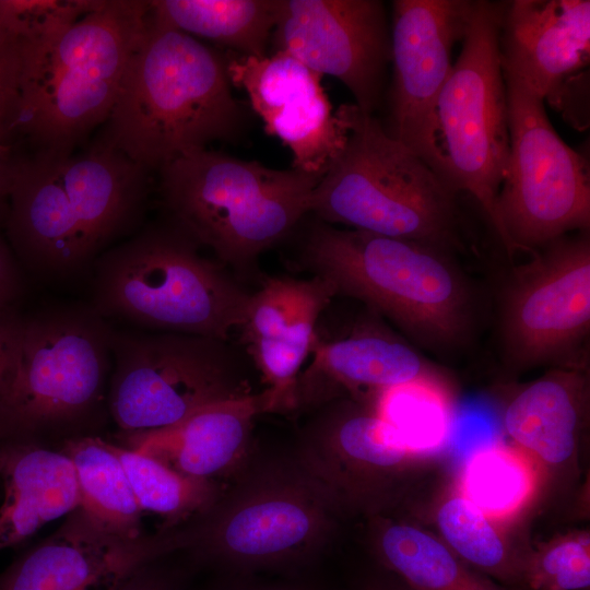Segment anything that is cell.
<instances>
[{
	"label": "cell",
	"mask_w": 590,
	"mask_h": 590,
	"mask_svg": "<svg viewBox=\"0 0 590 590\" xmlns=\"http://www.w3.org/2000/svg\"><path fill=\"white\" fill-rule=\"evenodd\" d=\"M413 457L375 404L344 400L307 426L296 459L341 507L380 502Z\"/></svg>",
	"instance_id": "ac0fdd59"
},
{
	"label": "cell",
	"mask_w": 590,
	"mask_h": 590,
	"mask_svg": "<svg viewBox=\"0 0 590 590\" xmlns=\"http://www.w3.org/2000/svg\"><path fill=\"white\" fill-rule=\"evenodd\" d=\"M378 548L385 563L415 590H504L441 540L412 524L385 523Z\"/></svg>",
	"instance_id": "83f0119b"
},
{
	"label": "cell",
	"mask_w": 590,
	"mask_h": 590,
	"mask_svg": "<svg viewBox=\"0 0 590 590\" xmlns=\"http://www.w3.org/2000/svg\"><path fill=\"white\" fill-rule=\"evenodd\" d=\"M503 2L476 0L468 32L434 108L436 168L479 203L499 235L497 197L509 154L499 27Z\"/></svg>",
	"instance_id": "9c48e42d"
},
{
	"label": "cell",
	"mask_w": 590,
	"mask_h": 590,
	"mask_svg": "<svg viewBox=\"0 0 590 590\" xmlns=\"http://www.w3.org/2000/svg\"><path fill=\"white\" fill-rule=\"evenodd\" d=\"M113 328L90 304L24 316L16 363L0 392V441L31 439L94 410L110 379Z\"/></svg>",
	"instance_id": "ba28073f"
},
{
	"label": "cell",
	"mask_w": 590,
	"mask_h": 590,
	"mask_svg": "<svg viewBox=\"0 0 590 590\" xmlns=\"http://www.w3.org/2000/svg\"><path fill=\"white\" fill-rule=\"evenodd\" d=\"M157 172L168 217L222 264L239 271L250 270L310 213L321 179L208 149L180 155Z\"/></svg>",
	"instance_id": "52a82bcc"
},
{
	"label": "cell",
	"mask_w": 590,
	"mask_h": 590,
	"mask_svg": "<svg viewBox=\"0 0 590 590\" xmlns=\"http://www.w3.org/2000/svg\"><path fill=\"white\" fill-rule=\"evenodd\" d=\"M299 262L430 350L452 351L471 337L472 292L446 250L319 221Z\"/></svg>",
	"instance_id": "3957f363"
},
{
	"label": "cell",
	"mask_w": 590,
	"mask_h": 590,
	"mask_svg": "<svg viewBox=\"0 0 590 590\" xmlns=\"http://www.w3.org/2000/svg\"><path fill=\"white\" fill-rule=\"evenodd\" d=\"M266 412L264 391L221 401L169 428L129 435L128 448L184 475L215 482L219 476L243 471L252 421Z\"/></svg>",
	"instance_id": "7402d4cb"
},
{
	"label": "cell",
	"mask_w": 590,
	"mask_h": 590,
	"mask_svg": "<svg viewBox=\"0 0 590 590\" xmlns=\"http://www.w3.org/2000/svg\"><path fill=\"white\" fill-rule=\"evenodd\" d=\"M199 247L169 217L144 224L94 262L88 304L108 322L227 341L251 294Z\"/></svg>",
	"instance_id": "5b68a950"
},
{
	"label": "cell",
	"mask_w": 590,
	"mask_h": 590,
	"mask_svg": "<svg viewBox=\"0 0 590 590\" xmlns=\"http://www.w3.org/2000/svg\"><path fill=\"white\" fill-rule=\"evenodd\" d=\"M0 550L15 546L80 506L73 464L64 452L31 441H0Z\"/></svg>",
	"instance_id": "cb8c5ba5"
},
{
	"label": "cell",
	"mask_w": 590,
	"mask_h": 590,
	"mask_svg": "<svg viewBox=\"0 0 590 590\" xmlns=\"http://www.w3.org/2000/svg\"><path fill=\"white\" fill-rule=\"evenodd\" d=\"M311 363L296 385V410L321 406L344 392L367 391L374 401L385 390L423 377L440 376L406 343L378 331L321 341L311 350Z\"/></svg>",
	"instance_id": "44dd1931"
},
{
	"label": "cell",
	"mask_w": 590,
	"mask_h": 590,
	"mask_svg": "<svg viewBox=\"0 0 590 590\" xmlns=\"http://www.w3.org/2000/svg\"><path fill=\"white\" fill-rule=\"evenodd\" d=\"M111 353L108 408L128 435L166 429L211 404L252 393L227 341L113 328Z\"/></svg>",
	"instance_id": "30bf717a"
},
{
	"label": "cell",
	"mask_w": 590,
	"mask_h": 590,
	"mask_svg": "<svg viewBox=\"0 0 590 590\" xmlns=\"http://www.w3.org/2000/svg\"><path fill=\"white\" fill-rule=\"evenodd\" d=\"M149 13V1L102 0L73 24L23 45L17 143L75 152L107 120Z\"/></svg>",
	"instance_id": "277c9868"
},
{
	"label": "cell",
	"mask_w": 590,
	"mask_h": 590,
	"mask_svg": "<svg viewBox=\"0 0 590 590\" xmlns=\"http://www.w3.org/2000/svg\"><path fill=\"white\" fill-rule=\"evenodd\" d=\"M182 550L175 529L123 538L81 508L0 573V590H117L137 569Z\"/></svg>",
	"instance_id": "e0dca14e"
},
{
	"label": "cell",
	"mask_w": 590,
	"mask_h": 590,
	"mask_svg": "<svg viewBox=\"0 0 590 590\" xmlns=\"http://www.w3.org/2000/svg\"><path fill=\"white\" fill-rule=\"evenodd\" d=\"M152 16L229 52L262 57L276 24L280 0H152Z\"/></svg>",
	"instance_id": "d4e9b609"
},
{
	"label": "cell",
	"mask_w": 590,
	"mask_h": 590,
	"mask_svg": "<svg viewBox=\"0 0 590 590\" xmlns=\"http://www.w3.org/2000/svg\"><path fill=\"white\" fill-rule=\"evenodd\" d=\"M509 154L497 197L507 252L533 251L590 226L587 162L557 134L544 101L505 74Z\"/></svg>",
	"instance_id": "7c38bea8"
},
{
	"label": "cell",
	"mask_w": 590,
	"mask_h": 590,
	"mask_svg": "<svg viewBox=\"0 0 590 590\" xmlns=\"http://www.w3.org/2000/svg\"><path fill=\"white\" fill-rule=\"evenodd\" d=\"M16 152V146L0 144V224L2 225L8 213L9 191Z\"/></svg>",
	"instance_id": "74e56055"
},
{
	"label": "cell",
	"mask_w": 590,
	"mask_h": 590,
	"mask_svg": "<svg viewBox=\"0 0 590 590\" xmlns=\"http://www.w3.org/2000/svg\"><path fill=\"white\" fill-rule=\"evenodd\" d=\"M335 111L346 138L314 189L310 213L334 226L460 250L458 192L373 114L355 104Z\"/></svg>",
	"instance_id": "8992f818"
},
{
	"label": "cell",
	"mask_w": 590,
	"mask_h": 590,
	"mask_svg": "<svg viewBox=\"0 0 590 590\" xmlns=\"http://www.w3.org/2000/svg\"><path fill=\"white\" fill-rule=\"evenodd\" d=\"M545 470L516 445L494 444L474 451L464 463L459 492L495 522H505L533 500Z\"/></svg>",
	"instance_id": "484cf974"
},
{
	"label": "cell",
	"mask_w": 590,
	"mask_h": 590,
	"mask_svg": "<svg viewBox=\"0 0 590 590\" xmlns=\"http://www.w3.org/2000/svg\"><path fill=\"white\" fill-rule=\"evenodd\" d=\"M339 508L297 459L249 468L182 528L186 548L241 566L303 558L328 541Z\"/></svg>",
	"instance_id": "8fae6325"
},
{
	"label": "cell",
	"mask_w": 590,
	"mask_h": 590,
	"mask_svg": "<svg viewBox=\"0 0 590 590\" xmlns=\"http://www.w3.org/2000/svg\"><path fill=\"white\" fill-rule=\"evenodd\" d=\"M154 562L137 569L117 590H177V580L156 569Z\"/></svg>",
	"instance_id": "8d00e7d4"
},
{
	"label": "cell",
	"mask_w": 590,
	"mask_h": 590,
	"mask_svg": "<svg viewBox=\"0 0 590 590\" xmlns=\"http://www.w3.org/2000/svg\"><path fill=\"white\" fill-rule=\"evenodd\" d=\"M332 284L311 275L267 278L251 294L241 342L268 385V412L296 410V385L317 339L316 326L335 296Z\"/></svg>",
	"instance_id": "d6986e66"
},
{
	"label": "cell",
	"mask_w": 590,
	"mask_h": 590,
	"mask_svg": "<svg viewBox=\"0 0 590 590\" xmlns=\"http://www.w3.org/2000/svg\"><path fill=\"white\" fill-rule=\"evenodd\" d=\"M231 84L244 90L268 134L293 155V168L322 177L343 149L345 125L321 84L322 75L292 55L262 57L227 51Z\"/></svg>",
	"instance_id": "2e32d148"
},
{
	"label": "cell",
	"mask_w": 590,
	"mask_h": 590,
	"mask_svg": "<svg viewBox=\"0 0 590 590\" xmlns=\"http://www.w3.org/2000/svg\"><path fill=\"white\" fill-rule=\"evenodd\" d=\"M102 0H0V32L22 45L73 24Z\"/></svg>",
	"instance_id": "d6a6232c"
},
{
	"label": "cell",
	"mask_w": 590,
	"mask_h": 590,
	"mask_svg": "<svg viewBox=\"0 0 590 590\" xmlns=\"http://www.w3.org/2000/svg\"><path fill=\"white\" fill-rule=\"evenodd\" d=\"M374 404L414 457L437 451L449 437L453 408L441 376L423 377L389 388Z\"/></svg>",
	"instance_id": "f546056e"
},
{
	"label": "cell",
	"mask_w": 590,
	"mask_h": 590,
	"mask_svg": "<svg viewBox=\"0 0 590 590\" xmlns=\"http://www.w3.org/2000/svg\"><path fill=\"white\" fill-rule=\"evenodd\" d=\"M586 365L554 366L518 390L504 411L514 445L546 471L575 456L586 424L589 387Z\"/></svg>",
	"instance_id": "603a6c76"
},
{
	"label": "cell",
	"mask_w": 590,
	"mask_h": 590,
	"mask_svg": "<svg viewBox=\"0 0 590 590\" xmlns=\"http://www.w3.org/2000/svg\"><path fill=\"white\" fill-rule=\"evenodd\" d=\"M285 51L320 75L340 80L355 105L373 114L391 60L386 8L379 0H280L272 33Z\"/></svg>",
	"instance_id": "9a60e30c"
},
{
	"label": "cell",
	"mask_w": 590,
	"mask_h": 590,
	"mask_svg": "<svg viewBox=\"0 0 590 590\" xmlns=\"http://www.w3.org/2000/svg\"><path fill=\"white\" fill-rule=\"evenodd\" d=\"M476 0H396L392 2V82L385 131L436 173L434 108L463 40ZM438 174V173H437Z\"/></svg>",
	"instance_id": "5bb4252c"
},
{
	"label": "cell",
	"mask_w": 590,
	"mask_h": 590,
	"mask_svg": "<svg viewBox=\"0 0 590 590\" xmlns=\"http://www.w3.org/2000/svg\"><path fill=\"white\" fill-rule=\"evenodd\" d=\"M24 293L21 266L0 232V311L14 309Z\"/></svg>",
	"instance_id": "d590c367"
},
{
	"label": "cell",
	"mask_w": 590,
	"mask_h": 590,
	"mask_svg": "<svg viewBox=\"0 0 590 590\" xmlns=\"http://www.w3.org/2000/svg\"><path fill=\"white\" fill-rule=\"evenodd\" d=\"M523 579L533 590H580L590 585L588 532H573L528 554Z\"/></svg>",
	"instance_id": "1f68e13d"
},
{
	"label": "cell",
	"mask_w": 590,
	"mask_h": 590,
	"mask_svg": "<svg viewBox=\"0 0 590 590\" xmlns=\"http://www.w3.org/2000/svg\"><path fill=\"white\" fill-rule=\"evenodd\" d=\"M151 173L94 142L70 154L17 150L3 226L19 263L47 282L91 273L144 225Z\"/></svg>",
	"instance_id": "6da1fadb"
},
{
	"label": "cell",
	"mask_w": 590,
	"mask_h": 590,
	"mask_svg": "<svg viewBox=\"0 0 590 590\" xmlns=\"http://www.w3.org/2000/svg\"><path fill=\"white\" fill-rule=\"evenodd\" d=\"M231 85L225 55L161 23L150 11L116 103L92 142L158 170L239 133L244 110Z\"/></svg>",
	"instance_id": "7a4b0ae2"
},
{
	"label": "cell",
	"mask_w": 590,
	"mask_h": 590,
	"mask_svg": "<svg viewBox=\"0 0 590 590\" xmlns=\"http://www.w3.org/2000/svg\"><path fill=\"white\" fill-rule=\"evenodd\" d=\"M63 452L74 468L79 508L110 532L123 538L142 535V511L110 444L99 437H81L67 441Z\"/></svg>",
	"instance_id": "4316f807"
},
{
	"label": "cell",
	"mask_w": 590,
	"mask_h": 590,
	"mask_svg": "<svg viewBox=\"0 0 590 590\" xmlns=\"http://www.w3.org/2000/svg\"><path fill=\"white\" fill-rule=\"evenodd\" d=\"M24 315L17 308L0 311V392L16 363Z\"/></svg>",
	"instance_id": "e575fe53"
},
{
	"label": "cell",
	"mask_w": 590,
	"mask_h": 590,
	"mask_svg": "<svg viewBox=\"0 0 590 590\" xmlns=\"http://www.w3.org/2000/svg\"><path fill=\"white\" fill-rule=\"evenodd\" d=\"M110 448L123 465L141 511L164 520L162 531L203 515L222 493L215 482L184 475L148 455L113 444Z\"/></svg>",
	"instance_id": "f1b7e54d"
},
{
	"label": "cell",
	"mask_w": 590,
	"mask_h": 590,
	"mask_svg": "<svg viewBox=\"0 0 590 590\" xmlns=\"http://www.w3.org/2000/svg\"><path fill=\"white\" fill-rule=\"evenodd\" d=\"M436 523L442 542L470 566L505 581L523 578L528 554L516 551L498 523L459 491L441 502Z\"/></svg>",
	"instance_id": "4dcf8cb0"
},
{
	"label": "cell",
	"mask_w": 590,
	"mask_h": 590,
	"mask_svg": "<svg viewBox=\"0 0 590 590\" xmlns=\"http://www.w3.org/2000/svg\"><path fill=\"white\" fill-rule=\"evenodd\" d=\"M499 50L503 73L562 107L568 83L589 63L590 1H504Z\"/></svg>",
	"instance_id": "ffe728a7"
},
{
	"label": "cell",
	"mask_w": 590,
	"mask_h": 590,
	"mask_svg": "<svg viewBox=\"0 0 590 590\" xmlns=\"http://www.w3.org/2000/svg\"><path fill=\"white\" fill-rule=\"evenodd\" d=\"M23 45L0 32V144L16 146L21 113Z\"/></svg>",
	"instance_id": "836d02e7"
},
{
	"label": "cell",
	"mask_w": 590,
	"mask_h": 590,
	"mask_svg": "<svg viewBox=\"0 0 590 590\" xmlns=\"http://www.w3.org/2000/svg\"><path fill=\"white\" fill-rule=\"evenodd\" d=\"M590 332L589 231L562 236L519 267L505 292L502 340L515 368L586 365Z\"/></svg>",
	"instance_id": "4fadbf2b"
}]
</instances>
